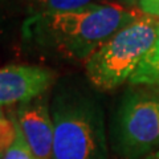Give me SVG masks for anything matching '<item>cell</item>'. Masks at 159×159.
Masks as SVG:
<instances>
[{
    "mask_svg": "<svg viewBox=\"0 0 159 159\" xmlns=\"http://www.w3.org/2000/svg\"><path fill=\"white\" fill-rule=\"evenodd\" d=\"M143 15L139 8L105 2L78 11L25 17L20 41L23 49L40 57L85 64L103 43Z\"/></svg>",
    "mask_w": 159,
    "mask_h": 159,
    "instance_id": "6da1fadb",
    "label": "cell"
},
{
    "mask_svg": "<svg viewBox=\"0 0 159 159\" xmlns=\"http://www.w3.org/2000/svg\"><path fill=\"white\" fill-rule=\"evenodd\" d=\"M89 81L65 77L56 82L49 102L53 122L52 159H107L102 98Z\"/></svg>",
    "mask_w": 159,
    "mask_h": 159,
    "instance_id": "7a4b0ae2",
    "label": "cell"
},
{
    "mask_svg": "<svg viewBox=\"0 0 159 159\" xmlns=\"http://www.w3.org/2000/svg\"><path fill=\"white\" fill-rule=\"evenodd\" d=\"M109 145L121 159L159 151V86L130 85L122 93L111 113Z\"/></svg>",
    "mask_w": 159,
    "mask_h": 159,
    "instance_id": "3957f363",
    "label": "cell"
},
{
    "mask_svg": "<svg viewBox=\"0 0 159 159\" xmlns=\"http://www.w3.org/2000/svg\"><path fill=\"white\" fill-rule=\"evenodd\" d=\"M158 28V17L143 15L118 31L84 64L89 84L97 90L110 92L129 81L152 48Z\"/></svg>",
    "mask_w": 159,
    "mask_h": 159,
    "instance_id": "277c9868",
    "label": "cell"
},
{
    "mask_svg": "<svg viewBox=\"0 0 159 159\" xmlns=\"http://www.w3.org/2000/svg\"><path fill=\"white\" fill-rule=\"evenodd\" d=\"M57 82L51 68L32 64H11L0 68V107L19 105L48 93Z\"/></svg>",
    "mask_w": 159,
    "mask_h": 159,
    "instance_id": "5b68a950",
    "label": "cell"
},
{
    "mask_svg": "<svg viewBox=\"0 0 159 159\" xmlns=\"http://www.w3.org/2000/svg\"><path fill=\"white\" fill-rule=\"evenodd\" d=\"M15 118L37 159H52L53 122L48 93L19 103Z\"/></svg>",
    "mask_w": 159,
    "mask_h": 159,
    "instance_id": "8992f818",
    "label": "cell"
},
{
    "mask_svg": "<svg viewBox=\"0 0 159 159\" xmlns=\"http://www.w3.org/2000/svg\"><path fill=\"white\" fill-rule=\"evenodd\" d=\"M99 3V0H27L25 17L78 11Z\"/></svg>",
    "mask_w": 159,
    "mask_h": 159,
    "instance_id": "52a82bcc",
    "label": "cell"
},
{
    "mask_svg": "<svg viewBox=\"0 0 159 159\" xmlns=\"http://www.w3.org/2000/svg\"><path fill=\"white\" fill-rule=\"evenodd\" d=\"M129 84L130 85L159 86V28L152 48L143 57L141 64L129 80Z\"/></svg>",
    "mask_w": 159,
    "mask_h": 159,
    "instance_id": "ba28073f",
    "label": "cell"
},
{
    "mask_svg": "<svg viewBox=\"0 0 159 159\" xmlns=\"http://www.w3.org/2000/svg\"><path fill=\"white\" fill-rule=\"evenodd\" d=\"M27 0H0V40H6L12 28L25 19Z\"/></svg>",
    "mask_w": 159,
    "mask_h": 159,
    "instance_id": "9c48e42d",
    "label": "cell"
},
{
    "mask_svg": "<svg viewBox=\"0 0 159 159\" xmlns=\"http://www.w3.org/2000/svg\"><path fill=\"white\" fill-rule=\"evenodd\" d=\"M12 121L15 123V129H16V135H15V141L12 142V145L9 146L7 152L4 154L3 159H37L34 157V154L32 152L31 147L28 146V143L24 138L21 130L17 125V121L15 118V113L11 116Z\"/></svg>",
    "mask_w": 159,
    "mask_h": 159,
    "instance_id": "30bf717a",
    "label": "cell"
},
{
    "mask_svg": "<svg viewBox=\"0 0 159 159\" xmlns=\"http://www.w3.org/2000/svg\"><path fill=\"white\" fill-rule=\"evenodd\" d=\"M16 135V129L12 118H7L0 107V154L4 157Z\"/></svg>",
    "mask_w": 159,
    "mask_h": 159,
    "instance_id": "8fae6325",
    "label": "cell"
},
{
    "mask_svg": "<svg viewBox=\"0 0 159 159\" xmlns=\"http://www.w3.org/2000/svg\"><path fill=\"white\" fill-rule=\"evenodd\" d=\"M138 8L145 15L159 19V0H138Z\"/></svg>",
    "mask_w": 159,
    "mask_h": 159,
    "instance_id": "7c38bea8",
    "label": "cell"
},
{
    "mask_svg": "<svg viewBox=\"0 0 159 159\" xmlns=\"http://www.w3.org/2000/svg\"><path fill=\"white\" fill-rule=\"evenodd\" d=\"M121 4L130 8H138V0H119Z\"/></svg>",
    "mask_w": 159,
    "mask_h": 159,
    "instance_id": "4fadbf2b",
    "label": "cell"
},
{
    "mask_svg": "<svg viewBox=\"0 0 159 159\" xmlns=\"http://www.w3.org/2000/svg\"><path fill=\"white\" fill-rule=\"evenodd\" d=\"M143 159H159V151L152 152V154H150V155H147L146 158H143Z\"/></svg>",
    "mask_w": 159,
    "mask_h": 159,
    "instance_id": "5bb4252c",
    "label": "cell"
},
{
    "mask_svg": "<svg viewBox=\"0 0 159 159\" xmlns=\"http://www.w3.org/2000/svg\"><path fill=\"white\" fill-rule=\"evenodd\" d=\"M0 159H3V155H2V154H0Z\"/></svg>",
    "mask_w": 159,
    "mask_h": 159,
    "instance_id": "9a60e30c",
    "label": "cell"
}]
</instances>
